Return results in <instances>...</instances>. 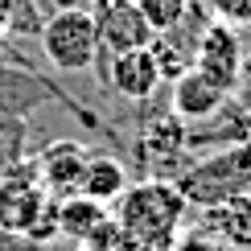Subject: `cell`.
I'll use <instances>...</instances> for the list:
<instances>
[{
    "label": "cell",
    "instance_id": "5bb4252c",
    "mask_svg": "<svg viewBox=\"0 0 251 251\" xmlns=\"http://www.w3.org/2000/svg\"><path fill=\"white\" fill-rule=\"evenodd\" d=\"M140 4V13L149 17V25L156 33H169L177 21L185 17V8H190V0H136Z\"/></svg>",
    "mask_w": 251,
    "mask_h": 251
},
{
    "label": "cell",
    "instance_id": "d6986e66",
    "mask_svg": "<svg viewBox=\"0 0 251 251\" xmlns=\"http://www.w3.org/2000/svg\"><path fill=\"white\" fill-rule=\"evenodd\" d=\"M78 251H95V247H91V243H78Z\"/></svg>",
    "mask_w": 251,
    "mask_h": 251
},
{
    "label": "cell",
    "instance_id": "9c48e42d",
    "mask_svg": "<svg viewBox=\"0 0 251 251\" xmlns=\"http://www.w3.org/2000/svg\"><path fill=\"white\" fill-rule=\"evenodd\" d=\"M226 91L223 87H214L210 78L202 75V70H181V75L173 78V116L177 120H185V124H202V120H214L218 111L226 107Z\"/></svg>",
    "mask_w": 251,
    "mask_h": 251
},
{
    "label": "cell",
    "instance_id": "277c9868",
    "mask_svg": "<svg viewBox=\"0 0 251 251\" xmlns=\"http://www.w3.org/2000/svg\"><path fill=\"white\" fill-rule=\"evenodd\" d=\"M54 202L41 190V173L37 161H21L8 165L4 177H0V231L4 235H29V226L41 218V210Z\"/></svg>",
    "mask_w": 251,
    "mask_h": 251
},
{
    "label": "cell",
    "instance_id": "3957f363",
    "mask_svg": "<svg viewBox=\"0 0 251 251\" xmlns=\"http://www.w3.org/2000/svg\"><path fill=\"white\" fill-rule=\"evenodd\" d=\"M177 190L185 194V202H202V206L251 190V144H235V149L202 161L177 181Z\"/></svg>",
    "mask_w": 251,
    "mask_h": 251
},
{
    "label": "cell",
    "instance_id": "7a4b0ae2",
    "mask_svg": "<svg viewBox=\"0 0 251 251\" xmlns=\"http://www.w3.org/2000/svg\"><path fill=\"white\" fill-rule=\"evenodd\" d=\"M41 54L50 58L54 70H66V75L91 70L95 54H99L95 13H87V8H58L41 25Z\"/></svg>",
    "mask_w": 251,
    "mask_h": 251
},
{
    "label": "cell",
    "instance_id": "2e32d148",
    "mask_svg": "<svg viewBox=\"0 0 251 251\" xmlns=\"http://www.w3.org/2000/svg\"><path fill=\"white\" fill-rule=\"evenodd\" d=\"M173 251H226V247L218 243V239L206 231V226H190V231H177Z\"/></svg>",
    "mask_w": 251,
    "mask_h": 251
},
{
    "label": "cell",
    "instance_id": "9a60e30c",
    "mask_svg": "<svg viewBox=\"0 0 251 251\" xmlns=\"http://www.w3.org/2000/svg\"><path fill=\"white\" fill-rule=\"evenodd\" d=\"M206 8L231 29H251V0H206Z\"/></svg>",
    "mask_w": 251,
    "mask_h": 251
},
{
    "label": "cell",
    "instance_id": "4fadbf2b",
    "mask_svg": "<svg viewBox=\"0 0 251 251\" xmlns=\"http://www.w3.org/2000/svg\"><path fill=\"white\" fill-rule=\"evenodd\" d=\"M140 144L144 152L152 156V161H165V156H177L185 144V120H177L173 111H161V116H152L144 124L140 132Z\"/></svg>",
    "mask_w": 251,
    "mask_h": 251
},
{
    "label": "cell",
    "instance_id": "ba28073f",
    "mask_svg": "<svg viewBox=\"0 0 251 251\" xmlns=\"http://www.w3.org/2000/svg\"><path fill=\"white\" fill-rule=\"evenodd\" d=\"M107 87L116 91L120 99H132V103H144L156 95L161 87V66H156L152 50H128V54H111L107 58Z\"/></svg>",
    "mask_w": 251,
    "mask_h": 251
},
{
    "label": "cell",
    "instance_id": "ac0fdd59",
    "mask_svg": "<svg viewBox=\"0 0 251 251\" xmlns=\"http://www.w3.org/2000/svg\"><path fill=\"white\" fill-rule=\"evenodd\" d=\"M8 29H13V8H8L4 0H0V41L8 37Z\"/></svg>",
    "mask_w": 251,
    "mask_h": 251
},
{
    "label": "cell",
    "instance_id": "8992f818",
    "mask_svg": "<svg viewBox=\"0 0 251 251\" xmlns=\"http://www.w3.org/2000/svg\"><path fill=\"white\" fill-rule=\"evenodd\" d=\"M95 33H99V50L111 58V54H128V50H144L156 37V29L149 25L136 0H103L95 13Z\"/></svg>",
    "mask_w": 251,
    "mask_h": 251
},
{
    "label": "cell",
    "instance_id": "e0dca14e",
    "mask_svg": "<svg viewBox=\"0 0 251 251\" xmlns=\"http://www.w3.org/2000/svg\"><path fill=\"white\" fill-rule=\"evenodd\" d=\"M58 235H62V231H58V202H50L46 210H41V218L29 226L25 239H29V243H54Z\"/></svg>",
    "mask_w": 251,
    "mask_h": 251
},
{
    "label": "cell",
    "instance_id": "5b68a950",
    "mask_svg": "<svg viewBox=\"0 0 251 251\" xmlns=\"http://www.w3.org/2000/svg\"><path fill=\"white\" fill-rule=\"evenodd\" d=\"M194 70H202L214 87L235 95L239 82H243V41H239V29L223 25V21L206 25L194 46Z\"/></svg>",
    "mask_w": 251,
    "mask_h": 251
},
{
    "label": "cell",
    "instance_id": "52a82bcc",
    "mask_svg": "<svg viewBox=\"0 0 251 251\" xmlns=\"http://www.w3.org/2000/svg\"><path fill=\"white\" fill-rule=\"evenodd\" d=\"M91 152L82 149L78 140H54L50 149H41L37 156V173H41V190L46 198H75L82 190V169H87Z\"/></svg>",
    "mask_w": 251,
    "mask_h": 251
},
{
    "label": "cell",
    "instance_id": "8fae6325",
    "mask_svg": "<svg viewBox=\"0 0 251 251\" xmlns=\"http://www.w3.org/2000/svg\"><path fill=\"white\" fill-rule=\"evenodd\" d=\"M107 223H111V206H103L87 194H75V198L58 202V231L66 239H75V243H91Z\"/></svg>",
    "mask_w": 251,
    "mask_h": 251
},
{
    "label": "cell",
    "instance_id": "ffe728a7",
    "mask_svg": "<svg viewBox=\"0 0 251 251\" xmlns=\"http://www.w3.org/2000/svg\"><path fill=\"white\" fill-rule=\"evenodd\" d=\"M99 4H103V0H99Z\"/></svg>",
    "mask_w": 251,
    "mask_h": 251
},
{
    "label": "cell",
    "instance_id": "30bf717a",
    "mask_svg": "<svg viewBox=\"0 0 251 251\" xmlns=\"http://www.w3.org/2000/svg\"><path fill=\"white\" fill-rule=\"evenodd\" d=\"M198 226H206L226 251H251V190L210 202Z\"/></svg>",
    "mask_w": 251,
    "mask_h": 251
},
{
    "label": "cell",
    "instance_id": "6da1fadb",
    "mask_svg": "<svg viewBox=\"0 0 251 251\" xmlns=\"http://www.w3.org/2000/svg\"><path fill=\"white\" fill-rule=\"evenodd\" d=\"M185 206L190 202L173 181H140L116 198L111 218H116V226L124 235H132L144 247H173L177 231H181V218H185Z\"/></svg>",
    "mask_w": 251,
    "mask_h": 251
},
{
    "label": "cell",
    "instance_id": "7c38bea8",
    "mask_svg": "<svg viewBox=\"0 0 251 251\" xmlns=\"http://www.w3.org/2000/svg\"><path fill=\"white\" fill-rule=\"evenodd\" d=\"M124 190H128V169H124V161H116V156H91L87 169H82V190L78 194L111 206Z\"/></svg>",
    "mask_w": 251,
    "mask_h": 251
}]
</instances>
